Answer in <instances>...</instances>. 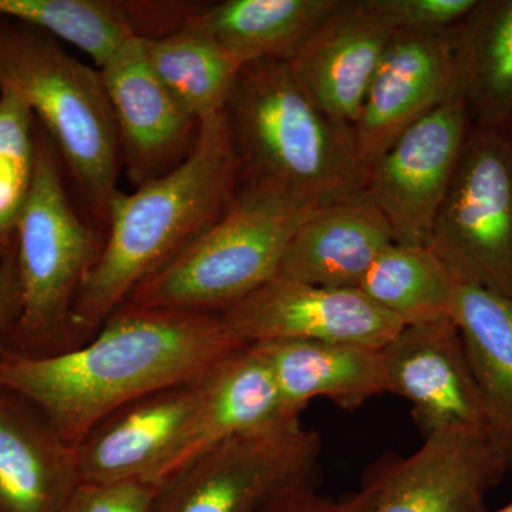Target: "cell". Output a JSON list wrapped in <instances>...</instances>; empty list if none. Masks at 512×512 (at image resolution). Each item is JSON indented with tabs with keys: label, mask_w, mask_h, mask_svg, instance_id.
<instances>
[{
	"label": "cell",
	"mask_w": 512,
	"mask_h": 512,
	"mask_svg": "<svg viewBox=\"0 0 512 512\" xmlns=\"http://www.w3.org/2000/svg\"><path fill=\"white\" fill-rule=\"evenodd\" d=\"M483 512H512V501L507 505H504V507L498 508V510L488 511L487 508H485Z\"/></svg>",
	"instance_id": "32"
},
{
	"label": "cell",
	"mask_w": 512,
	"mask_h": 512,
	"mask_svg": "<svg viewBox=\"0 0 512 512\" xmlns=\"http://www.w3.org/2000/svg\"><path fill=\"white\" fill-rule=\"evenodd\" d=\"M299 423L286 413L265 357L248 345L208 375L190 426L151 481L163 487L197 458L235 437Z\"/></svg>",
	"instance_id": "17"
},
{
	"label": "cell",
	"mask_w": 512,
	"mask_h": 512,
	"mask_svg": "<svg viewBox=\"0 0 512 512\" xmlns=\"http://www.w3.org/2000/svg\"><path fill=\"white\" fill-rule=\"evenodd\" d=\"M20 312V281L16 245L0 255V335L15 322Z\"/></svg>",
	"instance_id": "31"
},
{
	"label": "cell",
	"mask_w": 512,
	"mask_h": 512,
	"mask_svg": "<svg viewBox=\"0 0 512 512\" xmlns=\"http://www.w3.org/2000/svg\"><path fill=\"white\" fill-rule=\"evenodd\" d=\"M37 121L18 93L0 89V255L15 242L16 225L32 190Z\"/></svg>",
	"instance_id": "27"
},
{
	"label": "cell",
	"mask_w": 512,
	"mask_h": 512,
	"mask_svg": "<svg viewBox=\"0 0 512 512\" xmlns=\"http://www.w3.org/2000/svg\"><path fill=\"white\" fill-rule=\"evenodd\" d=\"M238 338L252 343H352L383 349L403 323L357 289L323 288L275 276L220 312Z\"/></svg>",
	"instance_id": "10"
},
{
	"label": "cell",
	"mask_w": 512,
	"mask_h": 512,
	"mask_svg": "<svg viewBox=\"0 0 512 512\" xmlns=\"http://www.w3.org/2000/svg\"><path fill=\"white\" fill-rule=\"evenodd\" d=\"M241 180L276 185L326 207L365 191L355 128L303 92L288 62L242 66L224 110Z\"/></svg>",
	"instance_id": "3"
},
{
	"label": "cell",
	"mask_w": 512,
	"mask_h": 512,
	"mask_svg": "<svg viewBox=\"0 0 512 512\" xmlns=\"http://www.w3.org/2000/svg\"><path fill=\"white\" fill-rule=\"evenodd\" d=\"M396 242L389 222L363 191L316 211L293 237L278 276L323 288L357 289L376 259Z\"/></svg>",
	"instance_id": "19"
},
{
	"label": "cell",
	"mask_w": 512,
	"mask_h": 512,
	"mask_svg": "<svg viewBox=\"0 0 512 512\" xmlns=\"http://www.w3.org/2000/svg\"><path fill=\"white\" fill-rule=\"evenodd\" d=\"M394 32H440L457 28L478 0H370Z\"/></svg>",
	"instance_id": "29"
},
{
	"label": "cell",
	"mask_w": 512,
	"mask_h": 512,
	"mask_svg": "<svg viewBox=\"0 0 512 512\" xmlns=\"http://www.w3.org/2000/svg\"><path fill=\"white\" fill-rule=\"evenodd\" d=\"M451 318L463 336L485 430L512 470V301L456 279Z\"/></svg>",
	"instance_id": "22"
},
{
	"label": "cell",
	"mask_w": 512,
	"mask_h": 512,
	"mask_svg": "<svg viewBox=\"0 0 512 512\" xmlns=\"http://www.w3.org/2000/svg\"><path fill=\"white\" fill-rule=\"evenodd\" d=\"M36 137L35 180L15 232L20 312L0 335L5 359L77 349L74 303L104 242V232L84 221L70 201L62 160L39 123Z\"/></svg>",
	"instance_id": "5"
},
{
	"label": "cell",
	"mask_w": 512,
	"mask_h": 512,
	"mask_svg": "<svg viewBox=\"0 0 512 512\" xmlns=\"http://www.w3.org/2000/svg\"><path fill=\"white\" fill-rule=\"evenodd\" d=\"M357 291L403 326L451 318L456 278L424 245L393 244L362 279Z\"/></svg>",
	"instance_id": "26"
},
{
	"label": "cell",
	"mask_w": 512,
	"mask_h": 512,
	"mask_svg": "<svg viewBox=\"0 0 512 512\" xmlns=\"http://www.w3.org/2000/svg\"><path fill=\"white\" fill-rule=\"evenodd\" d=\"M161 485L133 478L120 481H80L62 512H154Z\"/></svg>",
	"instance_id": "28"
},
{
	"label": "cell",
	"mask_w": 512,
	"mask_h": 512,
	"mask_svg": "<svg viewBox=\"0 0 512 512\" xmlns=\"http://www.w3.org/2000/svg\"><path fill=\"white\" fill-rule=\"evenodd\" d=\"M322 439L302 424L225 441L161 487L154 512H259L316 480Z\"/></svg>",
	"instance_id": "8"
},
{
	"label": "cell",
	"mask_w": 512,
	"mask_h": 512,
	"mask_svg": "<svg viewBox=\"0 0 512 512\" xmlns=\"http://www.w3.org/2000/svg\"><path fill=\"white\" fill-rule=\"evenodd\" d=\"M508 128H510V134H511V137H512V123L510 124V126H508Z\"/></svg>",
	"instance_id": "33"
},
{
	"label": "cell",
	"mask_w": 512,
	"mask_h": 512,
	"mask_svg": "<svg viewBox=\"0 0 512 512\" xmlns=\"http://www.w3.org/2000/svg\"><path fill=\"white\" fill-rule=\"evenodd\" d=\"M252 345L265 357L286 413L296 419L319 397L353 410L390 393L382 349L299 340Z\"/></svg>",
	"instance_id": "21"
},
{
	"label": "cell",
	"mask_w": 512,
	"mask_h": 512,
	"mask_svg": "<svg viewBox=\"0 0 512 512\" xmlns=\"http://www.w3.org/2000/svg\"><path fill=\"white\" fill-rule=\"evenodd\" d=\"M319 205L276 185L239 180L228 211L144 279L127 305L220 313L278 276L299 228Z\"/></svg>",
	"instance_id": "6"
},
{
	"label": "cell",
	"mask_w": 512,
	"mask_h": 512,
	"mask_svg": "<svg viewBox=\"0 0 512 512\" xmlns=\"http://www.w3.org/2000/svg\"><path fill=\"white\" fill-rule=\"evenodd\" d=\"M340 0H225L202 5L197 19L242 66L289 62Z\"/></svg>",
	"instance_id": "23"
},
{
	"label": "cell",
	"mask_w": 512,
	"mask_h": 512,
	"mask_svg": "<svg viewBox=\"0 0 512 512\" xmlns=\"http://www.w3.org/2000/svg\"><path fill=\"white\" fill-rule=\"evenodd\" d=\"M248 345L220 313L123 303L80 348L42 359L0 357V387L28 397L76 448L120 407L200 379Z\"/></svg>",
	"instance_id": "1"
},
{
	"label": "cell",
	"mask_w": 512,
	"mask_h": 512,
	"mask_svg": "<svg viewBox=\"0 0 512 512\" xmlns=\"http://www.w3.org/2000/svg\"><path fill=\"white\" fill-rule=\"evenodd\" d=\"M382 355L390 394L412 404L424 437L444 430H485L483 403L456 320L403 326Z\"/></svg>",
	"instance_id": "14"
},
{
	"label": "cell",
	"mask_w": 512,
	"mask_h": 512,
	"mask_svg": "<svg viewBox=\"0 0 512 512\" xmlns=\"http://www.w3.org/2000/svg\"><path fill=\"white\" fill-rule=\"evenodd\" d=\"M80 481L76 448L28 397L0 387V512H62Z\"/></svg>",
	"instance_id": "18"
},
{
	"label": "cell",
	"mask_w": 512,
	"mask_h": 512,
	"mask_svg": "<svg viewBox=\"0 0 512 512\" xmlns=\"http://www.w3.org/2000/svg\"><path fill=\"white\" fill-rule=\"evenodd\" d=\"M461 94L474 126L512 123V0H478L457 28Z\"/></svg>",
	"instance_id": "24"
},
{
	"label": "cell",
	"mask_w": 512,
	"mask_h": 512,
	"mask_svg": "<svg viewBox=\"0 0 512 512\" xmlns=\"http://www.w3.org/2000/svg\"><path fill=\"white\" fill-rule=\"evenodd\" d=\"M241 167L224 111L200 123L197 143L163 177L119 194L103 247L74 303L77 348L97 335L144 279L210 229L234 201Z\"/></svg>",
	"instance_id": "2"
},
{
	"label": "cell",
	"mask_w": 512,
	"mask_h": 512,
	"mask_svg": "<svg viewBox=\"0 0 512 512\" xmlns=\"http://www.w3.org/2000/svg\"><path fill=\"white\" fill-rule=\"evenodd\" d=\"M208 375L146 394L96 424L76 447L80 480H153L190 426Z\"/></svg>",
	"instance_id": "16"
},
{
	"label": "cell",
	"mask_w": 512,
	"mask_h": 512,
	"mask_svg": "<svg viewBox=\"0 0 512 512\" xmlns=\"http://www.w3.org/2000/svg\"><path fill=\"white\" fill-rule=\"evenodd\" d=\"M457 28L394 33L353 126L369 170L407 128L463 97Z\"/></svg>",
	"instance_id": "11"
},
{
	"label": "cell",
	"mask_w": 512,
	"mask_h": 512,
	"mask_svg": "<svg viewBox=\"0 0 512 512\" xmlns=\"http://www.w3.org/2000/svg\"><path fill=\"white\" fill-rule=\"evenodd\" d=\"M471 127L466 100L454 97L407 128L370 167L365 194L397 244L429 247Z\"/></svg>",
	"instance_id": "9"
},
{
	"label": "cell",
	"mask_w": 512,
	"mask_h": 512,
	"mask_svg": "<svg viewBox=\"0 0 512 512\" xmlns=\"http://www.w3.org/2000/svg\"><path fill=\"white\" fill-rule=\"evenodd\" d=\"M454 278L512 301V137L471 127L429 242Z\"/></svg>",
	"instance_id": "7"
},
{
	"label": "cell",
	"mask_w": 512,
	"mask_h": 512,
	"mask_svg": "<svg viewBox=\"0 0 512 512\" xmlns=\"http://www.w3.org/2000/svg\"><path fill=\"white\" fill-rule=\"evenodd\" d=\"M190 16L185 2L150 0H0V19L15 20L63 40L101 69L131 37L157 39Z\"/></svg>",
	"instance_id": "20"
},
{
	"label": "cell",
	"mask_w": 512,
	"mask_h": 512,
	"mask_svg": "<svg viewBox=\"0 0 512 512\" xmlns=\"http://www.w3.org/2000/svg\"><path fill=\"white\" fill-rule=\"evenodd\" d=\"M99 72L116 120L121 164L134 187L183 163L197 143L200 121L158 79L143 37H131Z\"/></svg>",
	"instance_id": "13"
},
{
	"label": "cell",
	"mask_w": 512,
	"mask_h": 512,
	"mask_svg": "<svg viewBox=\"0 0 512 512\" xmlns=\"http://www.w3.org/2000/svg\"><path fill=\"white\" fill-rule=\"evenodd\" d=\"M375 491L369 484L356 493L332 498L320 494L315 481L285 491L259 512H372Z\"/></svg>",
	"instance_id": "30"
},
{
	"label": "cell",
	"mask_w": 512,
	"mask_h": 512,
	"mask_svg": "<svg viewBox=\"0 0 512 512\" xmlns=\"http://www.w3.org/2000/svg\"><path fill=\"white\" fill-rule=\"evenodd\" d=\"M0 89L13 90L28 103L92 224L106 235L123 164L99 69L79 62L42 30L0 19Z\"/></svg>",
	"instance_id": "4"
},
{
	"label": "cell",
	"mask_w": 512,
	"mask_h": 512,
	"mask_svg": "<svg viewBox=\"0 0 512 512\" xmlns=\"http://www.w3.org/2000/svg\"><path fill=\"white\" fill-rule=\"evenodd\" d=\"M197 13L170 35L144 39V47L158 79L201 123L225 110L242 64L198 22Z\"/></svg>",
	"instance_id": "25"
},
{
	"label": "cell",
	"mask_w": 512,
	"mask_h": 512,
	"mask_svg": "<svg viewBox=\"0 0 512 512\" xmlns=\"http://www.w3.org/2000/svg\"><path fill=\"white\" fill-rule=\"evenodd\" d=\"M510 471L484 429L437 431L412 456L366 480L372 512H483L485 497Z\"/></svg>",
	"instance_id": "12"
},
{
	"label": "cell",
	"mask_w": 512,
	"mask_h": 512,
	"mask_svg": "<svg viewBox=\"0 0 512 512\" xmlns=\"http://www.w3.org/2000/svg\"><path fill=\"white\" fill-rule=\"evenodd\" d=\"M394 33L370 0H340L288 64L320 110L355 126Z\"/></svg>",
	"instance_id": "15"
}]
</instances>
